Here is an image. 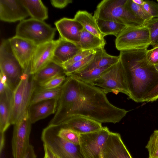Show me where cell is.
I'll return each mask as SVG.
<instances>
[{"mask_svg":"<svg viewBox=\"0 0 158 158\" xmlns=\"http://www.w3.org/2000/svg\"><path fill=\"white\" fill-rule=\"evenodd\" d=\"M106 94L99 87L67 76L61 86L56 111L48 125L59 126L75 116L101 123L119 122L128 111L111 104Z\"/></svg>","mask_w":158,"mask_h":158,"instance_id":"6da1fadb","label":"cell"},{"mask_svg":"<svg viewBox=\"0 0 158 158\" xmlns=\"http://www.w3.org/2000/svg\"><path fill=\"white\" fill-rule=\"evenodd\" d=\"M148 49L120 51L129 97L137 102L158 99V72L147 59Z\"/></svg>","mask_w":158,"mask_h":158,"instance_id":"7a4b0ae2","label":"cell"},{"mask_svg":"<svg viewBox=\"0 0 158 158\" xmlns=\"http://www.w3.org/2000/svg\"><path fill=\"white\" fill-rule=\"evenodd\" d=\"M126 0H104L99 2L94 11L96 19L111 21L127 27H139L145 23L126 7Z\"/></svg>","mask_w":158,"mask_h":158,"instance_id":"3957f363","label":"cell"},{"mask_svg":"<svg viewBox=\"0 0 158 158\" xmlns=\"http://www.w3.org/2000/svg\"><path fill=\"white\" fill-rule=\"evenodd\" d=\"M30 66L24 70L20 81L13 91L11 124L14 125L28 111L31 99L37 87Z\"/></svg>","mask_w":158,"mask_h":158,"instance_id":"277c9868","label":"cell"},{"mask_svg":"<svg viewBox=\"0 0 158 158\" xmlns=\"http://www.w3.org/2000/svg\"><path fill=\"white\" fill-rule=\"evenodd\" d=\"M60 127L48 125L43 129L41 139L43 145L59 158H85L79 145L68 142L58 135Z\"/></svg>","mask_w":158,"mask_h":158,"instance_id":"5b68a950","label":"cell"},{"mask_svg":"<svg viewBox=\"0 0 158 158\" xmlns=\"http://www.w3.org/2000/svg\"><path fill=\"white\" fill-rule=\"evenodd\" d=\"M56 30L44 21L31 18L20 21L16 27L15 36L37 45L53 40Z\"/></svg>","mask_w":158,"mask_h":158,"instance_id":"8992f818","label":"cell"},{"mask_svg":"<svg viewBox=\"0 0 158 158\" xmlns=\"http://www.w3.org/2000/svg\"><path fill=\"white\" fill-rule=\"evenodd\" d=\"M151 44L149 31L144 25L127 27L116 37L115 45L120 51L147 49Z\"/></svg>","mask_w":158,"mask_h":158,"instance_id":"52a82bcc","label":"cell"},{"mask_svg":"<svg viewBox=\"0 0 158 158\" xmlns=\"http://www.w3.org/2000/svg\"><path fill=\"white\" fill-rule=\"evenodd\" d=\"M91 84L102 89L106 94L121 92L129 96L124 72L120 60Z\"/></svg>","mask_w":158,"mask_h":158,"instance_id":"ba28073f","label":"cell"},{"mask_svg":"<svg viewBox=\"0 0 158 158\" xmlns=\"http://www.w3.org/2000/svg\"><path fill=\"white\" fill-rule=\"evenodd\" d=\"M0 69L13 91L19 83L23 71L11 49L8 39L2 40L0 44Z\"/></svg>","mask_w":158,"mask_h":158,"instance_id":"9c48e42d","label":"cell"},{"mask_svg":"<svg viewBox=\"0 0 158 158\" xmlns=\"http://www.w3.org/2000/svg\"><path fill=\"white\" fill-rule=\"evenodd\" d=\"M28 111L14 125L11 141L13 158H23L30 144L31 125Z\"/></svg>","mask_w":158,"mask_h":158,"instance_id":"30bf717a","label":"cell"},{"mask_svg":"<svg viewBox=\"0 0 158 158\" xmlns=\"http://www.w3.org/2000/svg\"><path fill=\"white\" fill-rule=\"evenodd\" d=\"M110 131L106 127L98 131L80 135L79 146L85 158H101L102 148Z\"/></svg>","mask_w":158,"mask_h":158,"instance_id":"8fae6325","label":"cell"},{"mask_svg":"<svg viewBox=\"0 0 158 158\" xmlns=\"http://www.w3.org/2000/svg\"><path fill=\"white\" fill-rule=\"evenodd\" d=\"M8 40L11 49L24 71L30 66L37 45L15 35Z\"/></svg>","mask_w":158,"mask_h":158,"instance_id":"7c38bea8","label":"cell"},{"mask_svg":"<svg viewBox=\"0 0 158 158\" xmlns=\"http://www.w3.org/2000/svg\"><path fill=\"white\" fill-rule=\"evenodd\" d=\"M30 16L22 0H0V19L8 22L23 20Z\"/></svg>","mask_w":158,"mask_h":158,"instance_id":"4fadbf2b","label":"cell"},{"mask_svg":"<svg viewBox=\"0 0 158 158\" xmlns=\"http://www.w3.org/2000/svg\"><path fill=\"white\" fill-rule=\"evenodd\" d=\"M58 39L37 45L30 65V74L33 75L51 62Z\"/></svg>","mask_w":158,"mask_h":158,"instance_id":"5bb4252c","label":"cell"},{"mask_svg":"<svg viewBox=\"0 0 158 158\" xmlns=\"http://www.w3.org/2000/svg\"><path fill=\"white\" fill-rule=\"evenodd\" d=\"M101 158H132L120 135L111 132L102 148Z\"/></svg>","mask_w":158,"mask_h":158,"instance_id":"9a60e30c","label":"cell"},{"mask_svg":"<svg viewBox=\"0 0 158 158\" xmlns=\"http://www.w3.org/2000/svg\"><path fill=\"white\" fill-rule=\"evenodd\" d=\"M54 24L60 38L76 44L79 42L84 28L75 19L63 18Z\"/></svg>","mask_w":158,"mask_h":158,"instance_id":"2e32d148","label":"cell"},{"mask_svg":"<svg viewBox=\"0 0 158 158\" xmlns=\"http://www.w3.org/2000/svg\"><path fill=\"white\" fill-rule=\"evenodd\" d=\"M60 125L72 129L80 134L97 131L103 127L101 123L82 116L72 117L63 122Z\"/></svg>","mask_w":158,"mask_h":158,"instance_id":"e0dca14e","label":"cell"},{"mask_svg":"<svg viewBox=\"0 0 158 158\" xmlns=\"http://www.w3.org/2000/svg\"><path fill=\"white\" fill-rule=\"evenodd\" d=\"M13 94L10 88L0 94V135H5L11 124Z\"/></svg>","mask_w":158,"mask_h":158,"instance_id":"ac0fdd59","label":"cell"},{"mask_svg":"<svg viewBox=\"0 0 158 158\" xmlns=\"http://www.w3.org/2000/svg\"><path fill=\"white\" fill-rule=\"evenodd\" d=\"M58 99L44 101L30 105L28 109L32 124L44 119L56 111Z\"/></svg>","mask_w":158,"mask_h":158,"instance_id":"d6986e66","label":"cell"},{"mask_svg":"<svg viewBox=\"0 0 158 158\" xmlns=\"http://www.w3.org/2000/svg\"><path fill=\"white\" fill-rule=\"evenodd\" d=\"M82 51L76 44L60 37L54 52L52 61L61 65Z\"/></svg>","mask_w":158,"mask_h":158,"instance_id":"ffe728a7","label":"cell"},{"mask_svg":"<svg viewBox=\"0 0 158 158\" xmlns=\"http://www.w3.org/2000/svg\"><path fill=\"white\" fill-rule=\"evenodd\" d=\"M95 50L96 52L94 56L90 62L84 67L74 73H81L95 68L111 66L119 60V56L110 55L104 48Z\"/></svg>","mask_w":158,"mask_h":158,"instance_id":"44dd1931","label":"cell"},{"mask_svg":"<svg viewBox=\"0 0 158 158\" xmlns=\"http://www.w3.org/2000/svg\"><path fill=\"white\" fill-rule=\"evenodd\" d=\"M61 75H65L61 65L52 60L32 75L38 85Z\"/></svg>","mask_w":158,"mask_h":158,"instance_id":"7402d4cb","label":"cell"},{"mask_svg":"<svg viewBox=\"0 0 158 158\" xmlns=\"http://www.w3.org/2000/svg\"><path fill=\"white\" fill-rule=\"evenodd\" d=\"M74 19L80 23L86 30L101 39H104L105 36L100 31L96 19L91 14L86 11L79 10Z\"/></svg>","mask_w":158,"mask_h":158,"instance_id":"603a6c76","label":"cell"},{"mask_svg":"<svg viewBox=\"0 0 158 158\" xmlns=\"http://www.w3.org/2000/svg\"><path fill=\"white\" fill-rule=\"evenodd\" d=\"M106 43L104 39H101L84 28L81 33L80 40L76 45L82 51L95 50L104 48Z\"/></svg>","mask_w":158,"mask_h":158,"instance_id":"cb8c5ba5","label":"cell"},{"mask_svg":"<svg viewBox=\"0 0 158 158\" xmlns=\"http://www.w3.org/2000/svg\"><path fill=\"white\" fill-rule=\"evenodd\" d=\"M31 18L44 21L48 18V9L40 0H22Z\"/></svg>","mask_w":158,"mask_h":158,"instance_id":"d4e9b609","label":"cell"},{"mask_svg":"<svg viewBox=\"0 0 158 158\" xmlns=\"http://www.w3.org/2000/svg\"><path fill=\"white\" fill-rule=\"evenodd\" d=\"M61 91V86L51 89H41L37 86L32 96L29 106L44 101L58 99Z\"/></svg>","mask_w":158,"mask_h":158,"instance_id":"484cf974","label":"cell"},{"mask_svg":"<svg viewBox=\"0 0 158 158\" xmlns=\"http://www.w3.org/2000/svg\"><path fill=\"white\" fill-rule=\"evenodd\" d=\"M98 27L105 36L112 35L116 37L127 26L111 21L96 19Z\"/></svg>","mask_w":158,"mask_h":158,"instance_id":"4316f807","label":"cell"},{"mask_svg":"<svg viewBox=\"0 0 158 158\" xmlns=\"http://www.w3.org/2000/svg\"><path fill=\"white\" fill-rule=\"evenodd\" d=\"M111 66L95 68L81 73H73L68 76H72L84 82L91 83L99 78Z\"/></svg>","mask_w":158,"mask_h":158,"instance_id":"83f0119b","label":"cell"},{"mask_svg":"<svg viewBox=\"0 0 158 158\" xmlns=\"http://www.w3.org/2000/svg\"><path fill=\"white\" fill-rule=\"evenodd\" d=\"M125 5L129 11L145 23L152 19L142 6L135 4L132 0H126Z\"/></svg>","mask_w":158,"mask_h":158,"instance_id":"f1b7e54d","label":"cell"},{"mask_svg":"<svg viewBox=\"0 0 158 158\" xmlns=\"http://www.w3.org/2000/svg\"><path fill=\"white\" fill-rule=\"evenodd\" d=\"M80 135L70 128L60 125L58 135L66 141L77 145H79Z\"/></svg>","mask_w":158,"mask_h":158,"instance_id":"f546056e","label":"cell"},{"mask_svg":"<svg viewBox=\"0 0 158 158\" xmlns=\"http://www.w3.org/2000/svg\"><path fill=\"white\" fill-rule=\"evenodd\" d=\"M148 29L151 44L153 48L158 47V18H153L144 25Z\"/></svg>","mask_w":158,"mask_h":158,"instance_id":"4dcf8cb0","label":"cell"},{"mask_svg":"<svg viewBox=\"0 0 158 158\" xmlns=\"http://www.w3.org/2000/svg\"><path fill=\"white\" fill-rule=\"evenodd\" d=\"M146 148L148 152V158H158V130L151 135Z\"/></svg>","mask_w":158,"mask_h":158,"instance_id":"1f68e13d","label":"cell"},{"mask_svg":"<svg viewBox=\"0 0 158 158\" xmlns=\"http://www.w3.org/2000/svg\"><path fill=\"white\" fill-rule=\"evenodd\" d=\"M67 76L61 75L57 76L45 82L37 85V86L43 89H51L60 87L65 80Z\"/></svg>","mask_w":158,"mask_h":158,"instance_id":"d6a6232c","label":"cell"},{"mask_svg":"<svg viewBox=\"0 0 158 158\" xmlns=\"http://www.w3.org/2000/svg\"><path fill=\"white\" fill-rule=\"evenodd\" d=\"M94 54H91L83 60L63 68L64 73L67 76L80 70L93 58Z\"/></svg>","mask_w":158,"mask_h":158,"instance_id":"836d02e7","label":"cell"},{"mask_svg":"<svg viewBox=\"0 0 158 158\" xmlns=\"http://www.w3.org/2000/svg\"><path fill=\"white\" fill-rule=\"evenodd\" d=\"M96 50L82 51L78 53L71 59L61 65L63 68L71 65L75 63L84 59L91 54L96 52Z\"/></svg>","mask_w":158,"mask_h":158,"instance_id":"e575fe53","label":"cell"},{"mask_svg":"<svg viewBox=\"0 0 158 158\" xmlns=\"http://www.w3.org/2000/svg\"><path fill=\"white\" fill-rule=\"evenodd\" d=\"M142 6L152 19L158 18V3L152 1L144 0Z\"/></svg>","mask_w":158,"mask_h":158,"instance_id":"d590c367","label":"cell"},{"mask_svg":"<svg viewBox=\"0 0 158 158\" xmlns=\"http://www.w3.org/2000/svg\"><path fill=\"white\" fill-rule=\"evenodd\" d=\"M146 55L150 64L153 65L158 64V47L148 50Z\"/></svg>","mask_w":158,"mask_h":158,"instance_id":"8d00e7d4","label":"cell"},{"mask_svg":"<svg viewBox=\"0 0 158 158\" xmlns=\"http://www.w3.org/2000/svg\"><path fill=\"white\" fill-rule=\"evenodd\" d=\"M72 2L73 1L71 0H50L51 3L53 7L60 9L64 8Z\"/></svg>","mask_w":158,"mask_h":158,"instance_id":"74e56055","label":"cell"},{"mask_svg":"<svg viewBox=\"0 0 158 158\" xmlns=\"http://www.w3.org/2000/svg\"><path fill=\"white\" fill-rule=\"evenodd\" d=\"M10 88L5 76L2 73H0V94Z\"/></svg>","mask_w":158,"mask_h":158,"instance_id":"f35d334b","label":"cell"},{"mask_svg":"<svg viewBox=\"0 0 158 158\" xmlns=\"http://www.w3.org/2000/svg\"><path fill=\"white\" fill-rule=\"evenodd\" d=\"M37 156L35 153L34 147L30 144L27 151L23 158H36Z\"/></svg>","mask_w":158,"mask_h":158,"instance_id":"ab89813d","label":"cell"},{"mask_svg":"<svg viewBox=\"0 0 158 158\" xmlns=\"http://www.w3.org/2000/svg\"><path fill=\"white\" fill-rule=\"evenodd\" d=\"M133 2L135 4L140 6H142L144 1L143 0H132Z\"/></svg>","mask_w":158,"mask_h":158,"instance_id":"60d3db41","label":"cell"},{"mask_svg":"<svg viewBox=\"0 0 158 158\" xmlns=\"http://www.w3.org/2000/svg\"><path fill=\"white\" fill-rule=\"evenodd\" d=\"M0 158H5L3 151L0 152Z\"/></svg>","mask_w":158,"mask_h":158,"instance_id":"b9f144b4","label":"cell"},{"mask_svg":"<svg viewBox=\"0 0 158 158\" xmlns=\"http://www.w3.org/2000/svg\"><path fill=\"white\" fill-rule=\"evenodd\" d=\"M52 158H59L57 156L54 154L52 152Z\"/></svg>","mask_w":158,"mask_h":158,"instance_id":"7bdbcfd3","label":"cell"},{"mask_svg":"<svg viewBox=\"0 0 158 158\" xmlns=\"http://www.w3.org/2000/svg\"><path fill=\"white\" fill-rule=\"evenodd\" d=\"M155 68H156V69L157 70V71L158 72V64L156 65H154Z\"/></svg>","mask_w":158,"mask_h":158,"instance_id":"ee69618b","label":"cell"},{"mask_svg":"<svg viewBox=\"0 0 158 158\" xmlns=\"http://www.w3.org/2000/svg\"><path fill=\"white\" fill-rule=\"evenodd\" d=\"M44 158H48L46 154L45 153Z\"/></svg>","mask_w":158,"mask_h":158,"instance_id":"f6af8a7d","label":"cell"},{"mask_svg":"<svg viewBox=\"0 0 158 158\" xmlns=\"http://www.w3.org/2000/svg\"><path fill=\"white\" fill-rule=\"evenodd\" d=\"M157 2L158 3V0H157Z\"/></svg>","mask_w":158,"mask_h":158,"instance_id":"bcb514c9","label":"cell"},{"mask_svg":"<svg viewBox=\"0 0 158 158\" xmlns=\"http://www.w3.org/2000/svg\"></svg>","mask_w":158,"mask_h":158,"instance_id":"7dc6e473","label":"cell"}]
</instances>
